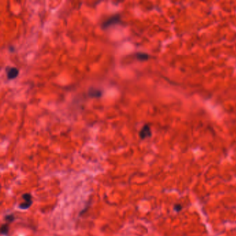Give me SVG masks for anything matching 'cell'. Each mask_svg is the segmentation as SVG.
<instances>
[{
  "mask_svg": "<svg viewBox=\"0 0 236 236\" xmlns=\"http://www.w3.org/2000/svg\"><path fill=\"white\" fill-rule=\"evenodd\" d=\"M121 22V15L118 14L114 15L110 17H109L105 21L103 22L102 24V28H107L110 27L111 26H113L116 24H118Z\"/></svg>",
  "mask_w": 236,
  "mask_h": 236,
  "instance_id": "obj_1",
  "label": "cell"
},
{
  "mask_svg": "<svg viewBox=\"0 0 236 236\" xmlns=\"http://www.w3.org/2000/svg\"><path fill=\"white\" fill-rule=\"evenodd\" d=\"M22 198L24 199V202H22L21 204H20V209H27L31 206L33 204L32 197L30 194L26 193L22 196Z\"/></svg>",
  "mask_w": 236,
  "mask_h": 236,
  "instance_id": "obj_2",
  "label": "cell"
},
{
  "mask_svg": "<svg viewBox=\"0 0 236 236\" xmlns=\"http://www.w3.org/2000/svg\"><path fill=\"white\" fill-rule=\"evenodd\" d=\"M151 135H152V132H151L150 127L148 124H146V125L143 126L141 131H140L139 136L141 137V139H146L151 136Z\"/></svg>",
  "mask_w": 236,
  "mask_h": 236,
  "instance_id": "obj_3",
  "label": "cell"
},
{
  "mask_svg": "<svg viewBox=\"0 0 236 236\" xmlns=\"http://www.w3.org/2000/svg\"><path fill=\"white\" fill-rule=\"evenodd\" d=\"M6 71L7 78L9 80H13L16 78L18 75H19V70L16 67H7Z\"/></svg>",
  "mask_w": 236,
  "mask_h": 236,
  "instance_id": "obj_4",
  "label": "cell"
},
{
  "mask_svg": "<svg viewBox=\"0 0 236 236\" xmlns=\"http://www.w3.org/2000/svg\"><path fill=\"white\" fill-rule=\"evenodd\" d=\"M88 95L91 98H99L102 96V91L96 88H90L88 91Z\"/></svg>",
  "mask_w": 236,
  "mask_h": 236,
  "instance_id": "obj_5",
  "label": "cell"
},
{
  "mask_svg": "<svg viewBox=\"0 0 236 236\" xmlns=\"http://www.w3.org/2000/svg\"><path fill=\"white\" fill-rule=\"evenodd\" d=\"M136 58H137V60H139L144 61L147 60L149 58V56L144 53H138L136 54Z\"/></svg>",
  "mask_w": 236,
  "mask_h": 236,
  "instance_id": "obj_6",
  "label": "cell"
},
{
  "mask_svg": "<svg viewBox=\"0 0 236 236\" xmlns=\"http://www.w3.org/2000/svg\"><path fill=\"white\" fill-rule=\"evenodd\" d=\"M9 223H6V224H3L1 228V233L2 235H7L9 231Z\"/></svg>",
  "mask_w": 236,
  "mask_h": 236,
  "instance_id": "obj_7",
  "label": "cell"
},
{
  "mask_svg": "<svg viewBox=\"0 0 236 236\" xmlns=\"http://www.w3.org/2000/svg\"><path fill=\"white\" fill-rule=\"evenodd\" d=\"M181 209H182V206L180 204H175V206H174V210L177 212H180V211H181Z\"/></svg>",
  "mask_w": 236,
  "mask_h": 236,
  "instance_id": "obj_8",
  "label": "cell"
}]
</instances>
